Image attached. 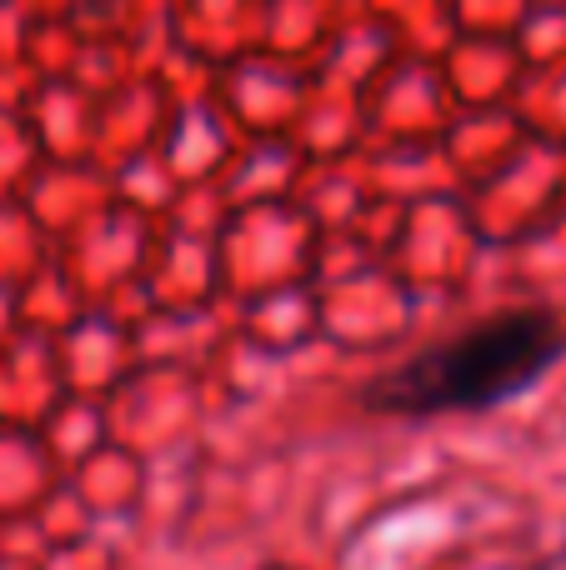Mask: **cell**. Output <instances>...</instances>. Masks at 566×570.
Wrapping results in <instances>:
<instances>
[{"instance_id":"1","label":"cell","mask_w":566,"mask_h":570,"mask_svg":"<svg viewBox=\"0 0 566 570\" xmlns=\"http://www.w3.org/2000/svg\"><path fill=\"white\" fill-rule=\"evenodd\" d=\"M566 351V331L541 305H511L481 325L417 351L367 385L381 415H467L531 391Z\"/></svg>"}]
</instances>
